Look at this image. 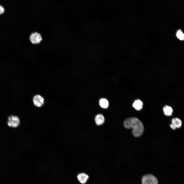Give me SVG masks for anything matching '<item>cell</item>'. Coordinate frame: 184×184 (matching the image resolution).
<instances>
[{
  "label": "cell",
  "instance_id": "11",
  "mask_svg": "<svg viewBox=\"0 0 184 184\" xmlns=\"http://www.w3.org/2000/svg\"><path fill=\"white\" fill-rule=\"evenodd\" d=\"M172 124H173L176 128H180L182 124L181 120L178 118H173L171 120Z\"/></svg>",
  "mask_w": 184,
  "mask_h": 184
},
{
  "label": "cell",
  "instance_id": "1",
  "mask_svg": "<svg viewBox=\"0 0 184 184\" xmlns=\"http://www.w3.org/2000/svg\"><path fill=\"white\" fill-rule=\"evenodd\" d=\"M123 124L126 128L132 129V134L135 137H139L142 135L144 130L143 125L137 118L132 117L127 118L124 120Z\"/></svg>",
  "mask_w": 184,
  "mask_h": 184
},
{
  "label": "cell",
  "instance_id": "8",
  "mask_svg": "<svg viewBox=\"0 0 184 184\" xmlns=\"http://www.w3.org/2000/svg\"><path fill=\"white\" fill-rule=\"evenodd\" d=\"M143 105L142 102L141 100L137 99L134 102L132 106L136 110H140L142 108Z\"/></svg>",
  "mask_w": 184,
  "mask_h": 184
},
{
  "label": "cell",
  "instance_id": "14",
  "mask_svg": "<svg viewBox=\"0 0 184 184\" xmlns=\"http://www.w3.org/2000/svg\"><path fill=\"white\" fill-rule=\"evenodd\" d=\"M170 128L174 130H175L176 128L175 126L172 124H171L170 125Z\"/></svg>",
  "mask_w": 184,
  "mask_h": 184
},
{
  "label": "cell",
  "instance_id": "5",
  "mask_svg": "<svg viewBox=\"0 0 184 184\" xmlns=\"http://www.w3.org/2000/svg\"><path fill=\"white\" fill-rule=\"evenodd\" d=\"M43 98L41 96L37 95L35 96L33 98V102L34 105L38 107H41L44 103Z\"/></svg>",
  "mask_w": 184,
  "mask_h": 184
},
{
  "label": "cell",
  "instance_id": "6",
  "mask_svg": "<svg viewBox=\"0 0 184 184\" xmlns=\"http://www.w3.org/2000/svg\"><path fill=\"white\" fill-rule=\"evenodd\" d=\"M88 175L84 173H82L78 174L77 178L78 181L82 184L86 183L89 178Z\"/></svg>",
  "mask_w": 184,
  "mask_h": 184
},
{
  "label": "cell",
  "instance_id": "7",
  "mask_svg": "<svg viewBox=\"0 0 184 184\" xmlns=\"http://www.w3.org/2000/svg\"><path fill=\"white\" fill-rule=\"evenodd\" d=\"M95 121L96 124L98 125L102 124L105 121L104 116L101 114H97L95 117Z\"/></svg>",
  "mask_w": 184,
  "mask_h": 184
},
{
  "label": "cell",
  "instance_id": "4",
  "mask_svg": "<svg viewBox=\"0 0 184 184\" xmlns=\"http://www.w3.org/2000/svg\"><path fill=\"white\" fill-rule=\"evenodd\" d=\"M29 40L33 44H37L39 43L42 40L40 34L37 32L31 33L29 36Z\"/></svg>",
  "mask_w": 184,
  "mask_h": 184
},
{
  "label": "cell",
  "instance_id": "12",
  "mask_svg": "<svg viewBox=\"0 0 184 184\" xmlns=\"http://www.w3.org/2000/svg\"><path fill=\"white\" fill-rule=\"evenodd\" d=\"M177 37L181 40H183L184 39V35L182 31L180 30H178L176 33Z\"/></svg>",
  "mask_w": 184,
  "mask_h": 184
},
{
  "label": "cell",
  "instance_id": "13",
  "mask_svg": "<svg viewBox=\"0 0 184 184\" xmlns=\"http://www.w3.org/2000/svg\"><path fill=\"white\" fill-rule=\"evenodd\" d=\"M4 12V8L2 6L0 5V15L3 14Z\"/></svg>",
  "mask_w": 184,
  "mask_h": 184
},
{
  "label": "cell",
  "instance_id": "2",
  "mask_svg": "<svg viewBox=\"0 0 184 184\" xmlns=\"http://www.w3.org/2000/svg\"><path fill=\"white\" fill-rule=\"evenodd\" d=\"M142 184H158V180L156 177L151 174L144 176L142 178Z\"/></svg>",
  "mask_w": 184,
  "mask_h": 184
},
{
  "label": "cell",
  "instance_id": "9",
  "mask_svg": "<svg viewBox=\"0 0 184 184\" xmlns=\"http://www.w3.org/2000/svg\"><path fill=\"white\" fill-rule=\"evenodd\" d=\"M100 106L104 109L107 108L109 106V102L108 100L105 98H101L99 100Z\"/></svg>",
  "mask_w": 184,
  "mask_h": 184
},
{
  "label": "cell",
  "instance_id": "10",
  "mask_svg": "<svg viewBox=\"0 0 184 184\" xmlns=\"http://www.w3.org/2000/svg\"><path fill=\"white\" fill-rule=\"evenodd\" d=\"M164 114L167 116H170L172 115L173 110L172 108L167 105L165 106L163 108Z\"/></svg>",
  "mask_w": 184,
  "mask_h": 184
},
{
  "label": "cell",
  "instance_id": "3",
  "mask_svg": "<svg viewBox=\"0 0 184 184\" xmlns=\"http://www.w3.org/2000/svg\"><path fill=\"white\" fill-rule=\"evenodd\" d=\"M7 123L9 126L13 128H16L19 125L20 120L18 117L16 116L11 115L8 117Z\"/></svg>",
  "mask_w": 184,
  "mask_h": 184
}]
</instances>
